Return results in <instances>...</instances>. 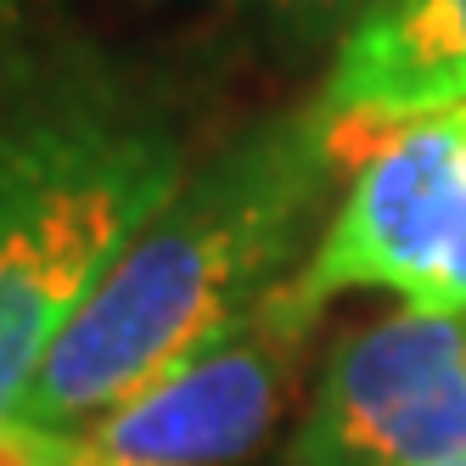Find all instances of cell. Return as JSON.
Listing matches in <instances>:
<instances>
[{"instance_id":"cell-1","label":"cell","mask_w":466,"mask_h":466,"mask_svg":"<svg viewBox=\"0 0 466 466\" xmlns=\"http://www.w3.org/2000/svg\"><path fill=\"white\" fill-rule=\"evenodd\" d=\"M343 152L349 141L315 102L186 175L68 320L12 421L79 439L292 281Z\"/></svg>"},{"instance_id":"cell-2","label":"cell","mask_w":466,"mask_h":466,"mask_svg":"<svg viewBox=\"0 0 466 466\" xmlns=\"http://www.w3.org/2000/svg\"><path fill=\"white\" fill-rule=\"evenodd\" d=\"M180 180V141L113 96L0 113V421Z\"/></svg>"},{"instance_id":"cell-3","label":"cell","mask_w":466,"mask_h":466,"mask_svg":"<svg viewBox=\"0 0 466 466\" xmlns=\"http://www.w3.org/2000/svg\"><path fill=\"white\" fill-rule=\"evenodd\" d=\"M292 287L393 292L416 315H466V107L377 129Z\"/></svg>"},{"instance_id":"cell-4","label":"cell","mask_w":466,"mask_h":466,"mask_svg":"<svg viewBox=\"0 0 466 466\" xmlns=\"http://www.w3.org/2000/svg\"><path fill=\"white\" fill-rule=\"evenodd\" d=\"M320 309L292 281L79 432L102 466H230L264 444L304 371Z\"/></svg>"},{"instance_id":"cell-5","label":"cell","mask_w":466,"mask_h":466,"mask_svg":"<svg viewBox=\"0 0 466 466\" xmlns=\"http://www.w3.org/2000/svg\"><path fill=\"white\" fill-rule=\"evenodd\" d=\"M466 455V315L399 309L326 354L298 466H421Z\"/></svg>"},{"instance_id":"cell-6","label":"cell","mask_w":466,"mask_h":466,"mask_svg":"<svg viewBox=\"0 0 466 466\" xmlns=\"http://www.w3.org/2000/svg\"><path fill=\"white\" fill-rule=\"evenodd\" d=\"M320 107L343 141L466 107V0H377L343 35Z\"/></svg>"},{"instance_id":"cell-7","label":"cell","mask_w":466,"mask_h":466,"mask_svg":"<svg viewBox=\"0 0 466 466\" xmlns=\"http://www.w3.org/2000/svg\"><path fill=\"white\" fill-rule=\"evenodd\" d=\"M0 466H85V444L28 421H0Z\"/></svg>"},{"instance_id":"cell-8","label":"cell","mask_w":466,"mask_h":466,"mask_svg":"<svg viewBox=\"0 0 466 466\" xmlns=\"http://www.w3.org/2000/svg\"><path fill=\"white\" fill-rule=\"evenodd\" d=\"M253 6H264V12H276V17H287V23H343V17H365L377 6V0H253Z\"/></svg>"},{"instance_id":"cell-9","label":"cell","mask_w":466,"mask_h":466,"mask_svg":"<svg viewBox=\"0 0 466 466\" xmlns=\"http://www.w3.org/2000/svg\"><path fill=\"white\" fill-rule=\"evenodd\" d=\"M421 466H466V455H444V461H421Z\"/></svg>"}]
</instances>
